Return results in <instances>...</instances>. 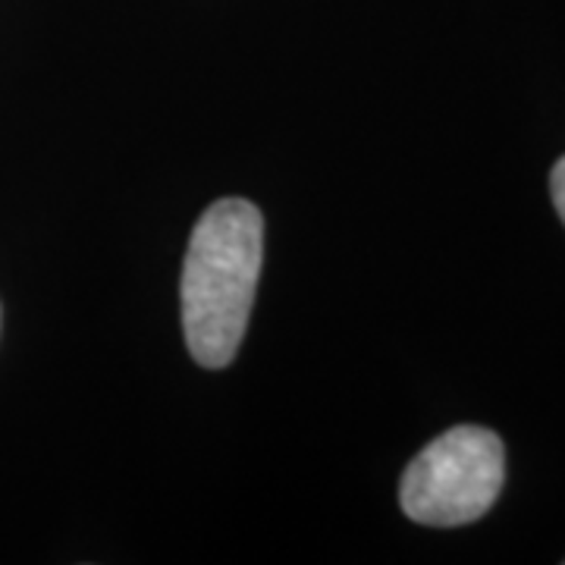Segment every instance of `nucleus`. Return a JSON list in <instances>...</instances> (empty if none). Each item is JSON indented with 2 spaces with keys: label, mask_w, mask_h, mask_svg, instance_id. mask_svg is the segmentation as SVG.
<instances>
[{
  "label": "nucleus",
  "mask_w": 565,
  "mask_h": 565,
  "mask_svg": "<svg viewBox=\"0 0 565 565\" xmlns=\"http://www.w3.org/2000/svg\"><path fill=\"white\" fill-rule=\"evenodd\" d=\"M264 258L262 211L221 199L204 211L182 264V327L195 362L223 367L243 345Z\"/></svg>",
  "instance_id": "nucleus-1"
},
{
  "label": "nucleus",
  "mask_w": 565,
  "mask_h": 565,
  "mask_svg": "<svg viewBox=\"0 0 565 565\" xmlns=\"http://www.w3.org/2000/svg\"><path fill=\"white\" fill-rule=\"evenodd\" d=\"M503 478V440L487 427L462 424L424 446L405 468L399 503L418 525H468L497 503Z\"/></svg>",
  "instance_id": "nucleus-2"
},
{
  "label": "nucleus",
  "mask_w": 565,
  "mask_h": 565,
  "mask_svg": "<svg viewBox=\"0 0 565 565\" xmlns=\"http://www.w3.org/2000/svg\"><path fill=\"white\" fill-rule=\"evenodd\" d=\"M550 189H553V204L559 211V217L565 221V158L553 167V177H550Z\"/></svg>",
  "instance_id": "nucleus-3"
}]
</instances>
